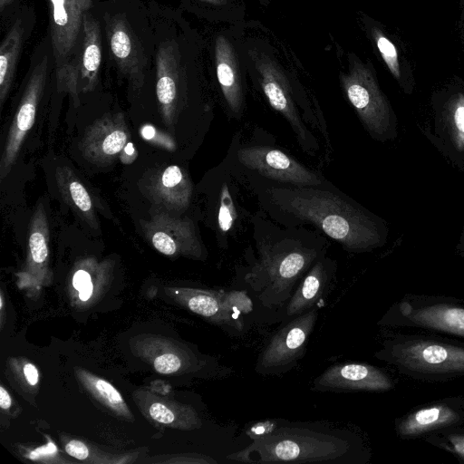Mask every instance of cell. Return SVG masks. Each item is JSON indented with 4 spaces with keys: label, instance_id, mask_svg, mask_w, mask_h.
I'll use <instances>...</instances> for the list:
<instances>
[{
    "label": "cell",
    "instance_id": "obj_40",
    "mask_svg": "<svg viewBox=\"0 0 464 464\" xmlns=\"http://www.w3.org/2000/svg\"><path fill=\"white\" fill-rule=\"evenodd\" d=\"M461 14L459 20V28L461 33L462 44L464 48V0H460Z\"/></svg>",
    "mask_w": 464,
    "mask_h": 464
},
{
    "label": "cell",
    "instance_id": "obj_32",
    "mask_svg": "<svg viewBox=\"0 0 464 464\" xmlns=\"http://www.w3.org/2000/svg\"><path fill=\"white\" fill-rule=\"evenodd\" d=\"M140 135L143 139L165 150H175V142L171 137L157 130L153 125L142 126Z\"/></svg>",
    "mask_w": 464,
    "mask_h": 464
},
{
    "label": "cell",
    "instance_id": "obj_2",
    "mask_svg": "<svg viewBox=\"0 0 464 464\" xmlns=\"http://www.w3.org/2000/svg\"><path fill=\"white\" fill-rule=\"evenodd\" d=\"M317 259L315 248L298 241L262 242L258 244V258L244 279L264 307L281 308Z\"/></svg>",
    "mask_w": 464,
    "mask_h": 464
},
{
    "label": "cell",
    "instance_id": "obj_19",
    "mask_svg": "<svg viewBox=\"0 0 464 464\" xmlns=\"http://www.w3.org/2000/svg\"><path fill=\"white\" fill-rule=\"evenodd\" d=\"M333 275L331 260L318 258L287 302L286 316L295 317L314 307L327 290Z\"/></svg>",
    "mask_w": 464,
    "mask_h": 464
},
{
    "label": "cell",
    "instance_id": "obj_1",
    "mask_svg": "<svg viewBox=\"0 0 464 464\" xmlns=\"http://www.w3.org/2000/svg\"><path fill=\"white\" fill-rule=\"evenodd\" d=\"M271 196L282 211L314 225L347 251H370L387 241L384 219L334 192L315 187L276 188Z\"/></svg>",
    "mask_w": 464,
    "mask_h": 464
},
{
    "label": "cell",
    "instance_id": "obj_8",
    "mask_svg": "<svg viewBox=\"0 0 464 464\" xmlns=\"http://www.w3.org/2000/svg\"><path fill=\"white\" fill-rule=\"evenodd\" d=\"M244 24L223 28L216 34L213 45L216 77L224 100L235 115H240L245 105Z\"/></svg>",
    "mask_w": 464,
    "mask_h": 464
},
{
    "label": "cell",
    "instance_id": "obj_10",
    "mask_svg": "<svg viewBox=\"0 0 464 464\" xmlns=\"http://www.w3.org/2000/svg\"><path fill=\"white\" fill-rule=\"evenodd\" d=\"M47 76L44 57L33 70L19 105L10 124L0 160V179L3 180L14 165L24 140L32 129Z\"/></svg>",
    "mask_w": 464,
    "mask_h": 464
},
{
    "label": "cell",
    "instance_id": "obj_20",
    "mask_svg": "<svg viewBox=\"0 0 464 464\" xmlns=\"http://www.w3.org/2000/svg\"><path fill=\"white\" fill-rule=\"evenodd\" d=\"M182 301L193 313L207 318L229 334H240L244 324L224 305L223 291L182 289Z\"/></svg>",
    "mask_w": 464,
    "mask_h": 464
},
{
    "label": "cell",
    "instance_id": "obj_9",
    "mask_svg": "<svg viewBox=\"0 0 464 464\" xmlns=\"http://www.w3.org/2000/svg\"><path fill=\"white\" fill-rule=\"evenodd\" d=\"M318 313L314 306L280 328L259 354L256 372L261 375H278L290 371L304 353Z\"/></svg>",
    "mask_w": 464,
    "mask_h": 464
},
{
    "label": "cell",
    "instance_id": "obj_34",
    "mask_svg": "<svg viewBox=\"0 0 464 464\" xmlns=\"http://www.w3.org/2000/svg\"><path fill=\"white\" fill-rule=\"evenodd\" d=\"M65 451L72 457L83 460L89 456L88 447L81 440H72L65 445Z\"/></svg>",
    "mask_w": 464,
    "mask_h": 464
},
{
    "label": "cell",
    "instance_id": "obj_5",
    "mask_svg": "<svg viewBox=\"0 0 464 464\" xmlns=\"http://www.w3.org/2000/svg\"><path fill=\"white\" fill-rule=\"evenodd\" d=\"M242 46L246 71L255 73L270 106L289 122L304 148L315 149L316 140L299 115L291 81L272 46L263 39L245 34Z\"/></svg>",
    "mask_w": 464,
    "mask_h": 464
},
{
    "label": "cell",
    "instance_id": "obj_13",
    "mask_svg": "<svg viewBox=\"0 0 464 464\" xmlns=\"http://www.w3.org/2000/svg\"><path fill=\"white\" fill-rule=\"evenodd\" d=\"M404 367L424 373H464V348L434 341H410L392 349Z\"/></svg>",
    "mask_w": 464,
    "mask_h": 464
},
{
    "label": "cell",
    "instance_id": "obj_7",
    "mask_svg": "<svg viewBox=\"0 0 464 464\" xmlns=\"http://www.w3.org/2000/svg\"><path fill=\"white\" fill-rule=\"evenodd\" d=\"M51 7V35L56 63L57 88L67 81L72 58L73 79L76 96L79 99V74L73 54L81 30L83 15L92 5V0H49Z\"/></svg>",
    "mask_w": 464,
    "mask_h": 464
},
{
    "label": "cell",
    "instance_id": "obj_14",
    "mask_svg": "<svg viewBox=\"0 0 464 464\" xmlns=\"http://www.w3.org/2000/svg\"><path fill=\"white\" fill-rule=\"evenodd\" d=\"M156 93L164 124L171 128L186 99L184 69L180 54L173 43L161 45L156 58Z\"/></svg>",
    "mask_w": 464,
    "mask_h": 464
},
{
    "label": "cell",
    "instance_id": "obj_39",
    "mask_svg": "<svg viewBox=\"0 0 464 464\" xmlns=\"http://www.w3.org/2000/svg\"><path fill=\"white\" fill-rule=\"evenodd\" d=\"M456 251L458 254L464 256V224L456 246Z\"/></svg>",
    "mask_w": 464,
    "mask_h": 464
},
{
    "label": "cell",
    "instance_id": "obj_12",
    "mask_svg": "<svg viewBox=\"0 0 464 464\" xmlns=\"http://www.w3.org/2000/svg\"><path fill=\"white\" fill-rule=\"evenodd\" d=\"M239 162L246 168L276 181L295 187H317L320 177L279 149L249 146L237 151Z\"/></svg>",
    "mask_w": 464,
    "mask_h": 464
},
{
    "label": "cell",
    "instance_id": "obj_3",
    "mask_svg": "<svg viewBox=\"0 0 464 464\" xmlns=\"http://www.w3.org/2000/svg\"><path fill=\"white\" fill-rule=\"evenodd\" d=\"M252 440L248 447L227 459L249 462L251 455L256 454L254 462L257 463H335L350 450L348 440L340 435L295 426L275 428Z\"/></svg>",
    "mask_w": 464,
    "mask_h": 464
},
{
    "label": "cell",
    "instance_id": "obj_28",
    "mask_svg": "<svg viewBox=\"0 0 464 464\" xmlns=\"http://www.w3.org/2000/svg\"><path fill=\"white\" fill-rule=\"evenodd\" d=\"M78 373L86 388L104 405L119 414L130 417L122 396L110 382L82 370Z\"/></svg>",
    "mask_w": 464,
    "mask_h": 464
},
{
    "label": "cell",
    "instance_id": "obj_18",
    "mask_svg": "<svg viewBox=\"0 0 464 464\" xmlns=\"http://www.w3.org/2000/svg\"><path fill=\"white\" fill-rule=\"evenodd\" d=\"M143 193L156 205L170 211L188 208L192 183L188 173L177 165L154 169L140 180Z\"/></svg>",
    "mask_w": 464,
    "mask_h": 464
},
{
    "label": "cell",
    "instance_id": "obj_37",
    "mask_svg": "<svg viewBox=\"0 0 464 464\" xmlns=\"http://www.w3.org/2000/svg\"><path fill=\"white\" fill-rule=\"evenodd\" d=\"M12 400L7 391L1 386L0 387V406L4 410H7L11 407Z\"/></svg>",
    "mask_w": 464,
    "mask_h": 464
},
{
    "label": "cell",
    "instance_id": "obj_6",
    "mask_svg": "<svg viewBox=\"0 0 464 464\" xmlns=\"http://www.w3.org/2000/svg\"><path fill=\"white\" fill-rule=\"evenodd\" d=\"M418 128L452 167L464 172V79L452 75L432 92L430 114Z\"/></svg>",
    "mask_w": 464,
    "mask_h": 464
},
{
    "label": "cell",
    "instance_id": "obj_11",
    "mask_svg": "<svg viewBox=\"0 0 464 464\" xmlns=\"http://www.w3.org/2000/svg\"><path fill=\"white\" fill-rule=\"evenodd\" d=\"M141 227L145 237L163 255H183L196 258L203 255L195 226L188 218L173 217L160 207L149 220L141 222Z\"/></svg>",
    "mask_w": 464,
    "mask_h": 464
},
{
    "label": "cell",
    "instance_id": "obj_33",
    "mask_svg": "<svg viewBox=\"0 0 464 464\" xmlns=\"http://www.w3.org/2000/svg\"><path fill=\"white\" fill-rule=\"evenodd\" d=\"M153 365L155 370L162 374H169L178 372L184 365L183 360L176 353H164L158 356Z\"/></svg>",
    "mask_w": 464,
    "mask_h": 464
},
{
    "label": "cell",
    "instance_id": "obj_15",
    "mask_svg": "<svg viewBox=\"0 0 464 464\" xmlns=\"http://www.w3.org/2000/svg\"><path fill=\"white\" fill-rule=\"evenodd\" d=\"M129 138L130 132L123 113H107L85 129L79 147L88 161L105 165L119 156Z\"/></svg>",
    "mask_w": 464,
    "mask_h": 464
},
{
    "label": "cell",
    "instance_id": "obj_17",
    "mask_svg": "<svg viewBox=\"0 0 464 464\" xmlns=\"http://www.w3.org/2000/svg\"><path fill=\"white\" fill-rule=\"evenodd\" d=\"M392 387V382L382 370L356 362L332 365L313 382V390L322 392H382Z\"/></svg>",
    "mask_w": 464,
    "mask_h": 464
},
{
    "label": "cell",
    "instance_id": "obj_42",
    "mask_svg": "<svg viewBox=\"0 0 464 464\" xmlns=\"http://www.w3.org/2000/svg\"><path fill=\"white\" fill-rule=\"evenodd\" d=\"M263 5H267L271 0H256Z\"/></svg>",
    "mask_w": 464,
    "mask_h": 464
},
{
    "label": "cell",
    "instance_id": "obj_29",
    "mask_svg": "<svg viewBox=\"0 0 464 464\" xmlns=\"http://www.w3.org/2000/svg\"><path fill=\"white\" fill-rule=\"evenodd\" d=\"M215 20L228 25L245 23L246 6L243 0H198Z\"/></svg>",
    "mask_w": 464,
    "mask_h": 464
},
{
    "label": "cell",
    "instance_id": "obj_16",
    "mask_svg": "<svg viewBox=\"0 0 464 464\" xmlns=\"http://www.w3.org/2000/svg\"><path fill=\"white\" fill-rule=\"evenodd\" d=\"M362 23L373 49L400 89L407 95L412 94L416 79L403 43L382 24L367 14L362 15Z\"/></svg>",
    "mask_w": 464,
    "mask_h": 464
},
{
    "label": "cell",
    "instance_id": "obj_24",
    "mask_svg": "<svg viewBox=\"0 0 464 464\" xmlns=\"http://www.w3.org/2000/svg\"><path fill=\"white\" fill-rule=\"evenodd\" d=\"M413 324L464 336V308L450 304H434L411 311Z\"/></svg>",
    "mask_w": 464,
    "mask_h": 464
},
{
    "label": "cell",
    "instance_id": "obj_22",
    "mask_svg": "<svg viewBox=\"0 0 464 464\" xmlns=\"http://www.w3.org/2000/svg\"><path fill=\"white\" fill-rule=\"evenodd\" d=\"M50 232L45 208L39 203L28 229L26 272L31 276L44 277L48 272Z\"/></svg>",
    "mask_w": 464,
    "mask_h": 464
},
{
    "label": "cell",
    "instance_id": "obj_4",
    "mask_svg": "<svg viewBox=\"0 0 464 464\" xmlns=\"http://www.w3.org/2000/svg\"><path fill=\"white\" fill-rule=\"evenodd\" d=\"M340 82L346 99L369 135L381 142L394 140L399 134L398 118L380 87L372 63L349 53L348 69L340 74Z\"/></svg>",
    "mask_w": 464,
    "mask_h": 464
},
{
    "label": "cell",
    "instance_id": "obj_31",
    "mask_svg": "<svg viewBox=\"0 0 464 464\" xmlns=\"http://www.w3.org/2000/svg\"><path fill=\"white\" fill-rule=\"evenodd\" d=\"M223 303L226 308L235 316L240 318L241 315L249 314L253 310V303L246 291L232 290L224 292L222 295Z\"/></svg>",
    "mask_w": 464,
    "mask_h": 464
},
{
    "label": "cell",
    "instance_id": "obj_36",
    "mask_svg": "<svg viewBox=\"0 0 464 464\" xmlns=\"http://www.w3.org/2000/svg\"><path fill=\"white\" fill-rule=\"evenodd\" d=\"M24 374L25 376L26 381L31 385H35L38 382L39 374L36 367L32 363H26L24 366Z\"/></svg>",
    "mask_w": 464,
    "mask_h": 464
},
{
    "label": "cell",
    "instance_id": "obj_41",
    "mask_svg": "<svg viewBox=\"0 0 464 464\" xmlns=\"http://www.w3.org/2000/svg\"><path fill=\"white\" fill-rule=\"evenodd\" d=\"M14 0H0V8L3 11L8 5H10Z\"/></svg>",
    "mask_w": 464,
    "mask_h": 464
},
{
    "label": "cell",
    "instance_id": "obj_38",
    "mask_svg": "<svg viewBox=\"0 0 464 464\" xmlns=\"http://www.w3.org/2000/svg\"><path fill=\"white\" fill-rule=\"evenodd\" d=\"M79 298L82 301H87L93 292V284L92 281L87 283L85 285H83L79 291Z\"/></svg>",
    "mask_w": 464,
    "mask_h": 464
},
{
    "label": "cell",
    "instance_id": "obj_23",
    "mask_svg": "<svg viewBox=\"0 0 464 464\" xmlns=\"http://www.w3.org/2000/svg\"><path fill=\"white\" fill-rule=\"evenodd\" d=\"M55 179L63 201L92 228H98L92 199L85 186L68 166L55 169Z\"/></svg>",
    "mask_w": 464,
    "mask_h": 464
},
{
    "label": "cell",
    "instance_id": "obj_27",
    "mask_svg": "<svg viewBox=\"0 0 464 464\" xmlns=\"http://www.w3.org/2000/svg\"><path fill=\"white\" fill-rule=\"evenodd\" d=\"M107 33L111 53L118 64L124 72H132L135 51L130 31L126 24L122 20L114 19L107 27Z\"/></svg>",
    "mask_w": 464,
    "mask_h": 464
},
{
    "label": "cell",
    "instance_id": "obj_25",
    "mask_svg": "<svg viewBox=\"0 0 464 464\" xmlns=\"http://www.w3.org/2000/svg\"><path fill=\"white\" fill-rule=\"evenodd\" d=\"M459 420V413L450 407L434 405L408 415L398 423L397 430L402 437H411L453 424Z\"/></svg>",
    "mask_w": 464,
    "mask_h": 464
},
{
    "label": "cell",
    "instance_id": "obj_21",
    "mask_svg": "<svg viewBox=\"0 0 464 464\" xmlns=\"http://www.w3.org/2000/svg\"><path fill=\"white\" fill-rule=\"evenodd\" d=\"M83 39L79 62L80 92H92L98 82L99 70L102 62V45L100 26L90 14L83 15Z\"/></svg>",
    "mask_w": 464,
    "mask_h": 464
},
{
    "label": "cell",
    "instance_id": "obj_30",
    "mask_svg": "<svg viewBox=\"0 0 464 464\" xmlns=\"http://www.w3.org/2000/svg\"><path fill=\"white\" fill-rule=\"evenodd\" d=\"M237 219V210L234 200L227 184H224L219 198L218 224L223 233H227Z\"/></svg>",
    "mask_w": 464,
    "mask_h": 464
},
{
    "label": "cell",
    "instance_id": "obj_26",
    "mask_svg": "<svg viewBox=\"0 0 464 464\" xmlns=\"http://www.w3.org/2000/svg\"><path fill=\"white\" fill-rule=\"evenodd\" d=\"M24 29L17 20L0 47V105L3 106L14 81L17 60L23 45Z\"/></svg>",
    "mask_w": 464,
    "mask_h": 464
},
{
    "label": "cell",
    "instance_id": "obj_35",
    "mask_svg": "<svg viewBox=\"0 0 464 464\" xmlns=\"http://www.w3.org/2000/svg\"><path fill=\"white\" fill-rule=\"evenodd\" d=\"M137 157L138 151L131 141H128L119 154L120 160L123 164L132 163Z\"/></svg>",
    "mask_w": 464,
    "mask_h": 464
}]
</instances>
